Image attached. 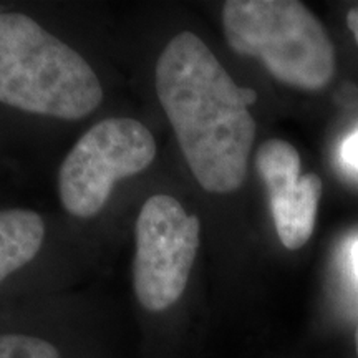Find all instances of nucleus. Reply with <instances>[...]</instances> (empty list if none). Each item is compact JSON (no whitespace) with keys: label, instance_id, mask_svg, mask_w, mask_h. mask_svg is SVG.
<instances>
[{"label":"nucleus","instance_id":"f257e3e1","mask_svg":"<svg viewBox=\"0 0 358 358\" xmlns=\"http://www.w3.org/2000/svg\"><path fill=\"white\" fill-rule=\"evenodd\" d=\"M156 93L198 182L232 192L248 174L256 122V90L237 87L209 47L192 32L173 37L155 70Z\"/></svg>","mask_w":358,"mask_h":358},{"label":"nucleus","instance_id":"f03ea898","mask_svg":"<svg viewBox=\"0 0 358 358\" xmlns=\"http://www.w3.org/2000/svg\"><path fill=\"white\" fill-rule=\"evenodd\" d=\"M101 100L100 80L78 52L32 17L0 7V105L73 122Z\"/></svg>","mask_w":358,"mask_h":358},{"label":"nucleus","instance_id":"7ed1b4c3","mask_svg":"<svg viewBox=\"0 0 358 358\" xmlns=\"http://www.w3.org/2000/svg\"><path fill=\"white\" fill-rule=\"evenodd\" d=\"M222 27L232 50L259 58L289 87L315 92L334 78L329 34L297 0H229L222 7Z\"/></svg>","mask_w":358,"mask_h":358},{"label":"nucleus","instance_id":"20e7f679","mask_svg":"<svg viewBox=\"0 0 358 358\" xmlns=\"http://www.w3.org/2000/svg\"><path fill=\"white\" fill-rule=\"evenodd\" d=\"M153 134L131 118H106L92 127L66 155L58 174V194L71 216H96L115 182L150 166Z\"/></svg>","mask_w":358,"mask_h":358},{"label":"nucleus","instance_id":"39448f33","mask_svg":"<svg viewBox=\"0 0 358 358\" xmlns=\"http://www.w3.org/2000/svg\"><path fill=\"white\" fill-rule=\"evenodd\" d=\"M199 219L173 196L155 194L143 204L136 221L133 284L146 310H166L185 294L199 249Z\"/></svg>","mask_w":358,"mask_h":358},{"label":"nucleus","instance_id":"423d86ee","mask_svg":"<svg viewBox=\"0 0 358 358\" xmlns=\"http://www.w3.org/2000/svg\"><path fill=\"white\" fill-rule=\"evenodd\" d=\"M256 168L267 187L280 243L290 250L301 249L315 229L322 179L313 173L301 176V155L284 140L264 143Z\"/></svg>","mask_w":358,"mask_h":358},{"label":"nucleus","instance_id":"0eeeda50","mask_svg":"<svg viewBox=\"0 0 358 358\" xmlns=\"http://www.w3.org/2000/svg\"><path fill=\"white\" fill-rule=\"evenodd\" d=\"M45 222L35 211L0 209V287L42 249Z\"/></svg>","mask_w":358,"mask_h":358},{"label":"nucleus","instance_id":"6e6552de","mask_svg":"<svg viewBox=\"0 0 358 358\" xmlns=\"http://www.w3.org/2000/svg\"><path fill=\"white\" fill-rule=\"evenodd\" d=\"M0 358H62L55 345L25 334H0Z\"/></svg>","mask_w":358,"mask_h":358},{"label":"nucleus","instance_id":"1a4fd4ad","mask_svg":"<svg viewBox=\"0 0 358 358\" xmlns=\"http://www.w3.org/2000/svg\"><path fill=\"white\" fill-rule=\"evenodd\" d=\"M335 101L343 108H353L358 105V87L350 82L343 83L335 93Z\"/></svg>","mask_w":358,"mask_h":358},{"label":"nucleus","instance_id":"9d476101","mask_svg":"<svg viewBox=\"0 0 358 358\" xmlns=\"http://www.w3.org/2000/svg\"><path fill=\"white\" fill-rule=\"evenodd\" d=\"M340 155H342L343 163L348 164L350 168L358 169V129L352 136L347 138L345 143L342 145Z\"/></svg>","mask_w":358,"mask_h":358},{"label":"nucleus","instance_id":"9b49d317","mask_svg":"<svg viewBox=\"0 0 358 358\" xmlns=\"http://www.w3.org/2000/svg\"><path fill=\"white\" fill-rule=\"evenodd\" d=\"M347 25L352 30L355 42L358 43V7H353L347 13Z\"/></svg>","mask_w":358,"mask_h":358},{"label":"nucleus","instance_id":"f8f14e48","mask_svg":"<svg viewBox=\"0 0 358 358\" xmlns=\"http://www.w3.org/2000/svg\"><path fill=\"white\" fill-rule=\"evenodd\" d=\"M352 262H353V271H355V275H357V279H358V243L353 245Z\"/></svg>","mask_w":358,"mask_h":358},{"label":"nucleus","instance_id":"ddd939ff","mask_svg":"<svg viewBox=\"0 0 358 358\" xmlns=\"http://www.w3.org/2000/svg\"><path fill=\"white\" fill-rule=\"evenodd\" d=\"M355 347H357V357H358V327H357V332H355Z\"/></svg>","mask_w":358,"mask_h":358}]
</instances>
